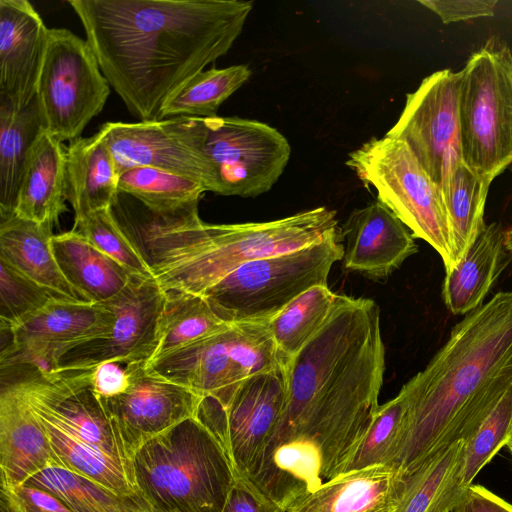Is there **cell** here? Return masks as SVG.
I'll list each match as a JSON object with an SVG mask.
<instances>
[{
    "instance_id": "obj_28",
    "label": "cell",
    "mask_w": 512,
    "mask_h": 512,
    "mask_svg": "<svg viewBox=\"0 0 512 512\" xmlns=\"http://www.w3.org/2000/svg\"><path fill=\"white\" fill-rule=\"evenodd\" d=\"M37 419L62 468L144 505L135 487L133 474L128 467L52 424Z\"/></svg>"
},
{
    "instance_id": "obj_19",
    "label": "cell",
    "mask_w": 512,
    "mask_h": 512,
    "mask_svg": "<svg viewBox=\"0 0 512 512\" xmlns=\"http://www.w3.org/2000/svg\"><path fill=\"white\" fill-rule=\"evenodd\" d=\"M115 316L104 303L57 300L8 332L6 346L44 348L59 360L70 348L108 334Z\"/></svg>"
},
{
    "instance_id": "obj_44",
    "label": "cell",
    "mask_w": 512,
    "mask_h": 512,
    "mask_svg": "<svg viewBox=\"0 0 512 512\" xmlns=\"http://www.w3.org/2000/svg\"><path fill=\"white\" fill-rule=\"evenodd\" d=\"M504 242L506 249L512 254V227L505 231Z\"/></svg>"
},
{
    "instance_id": "obj_25",
    "label": "cell",
    "mask_w": 512,
    "mask_h": 512,
    "mask_svg": "<svg viewBox=\"0 0 512 512\" xmlns=\"http://www.w3.org/2000/svg\"><path fill=\"white\" fill-rule=\"evenodd\" d=\"M51 243L61 273L86 302L109 300L133 275L74 229L53 235Z\"/></svg>"
},
{
    "instance_id": "obj_22",
    "label": "cell",
    "mask_w": 512,
    "mask_h": 512,
    "mask_svg": "<svg viewBox=\"0 0 512 512\" xmlns=\"http://www.w3.org/2000/svg\"><path fill=\"white\" fill-rule=\"evenodd\" d=\"M65 185L66 200L74 209L75 220L116 204L119 172L100 131L70 142L66 149Z\"/></svg>"
},
{
    "instance_id": "obj_31",
    "label": "cell",
    "mask_w": 512,
    "mask_h": 512,
    "mask_svg": "<svg viewBox=\"0 0 512 512\" xmlns=\"http://www.w3.org/2000/svg\"><path fill=\"white\" fill-rule=\"evenodd\" d=\"M336 294L327 285L314 286L286 305L268 323L282 357L288 361L325 325Z\"/></svg>"
},
{
    "instance_id": "obj_2",
    "label": "cell",
    "mask_w": 512,
    "mask_h": 512,
    "mask_svg": "<svg viewBox=\"0 0 512 512\" xmlns=\"http://www.w3.org/2000/svg\"><path fill=\"white\" fill-rule=\"evenodd\" d=\"M512 384V292L470 311L405 383L408 411L389 464L405 479L446 446L468 440Z\"/></svg>"
},
{
    "instance_id": "obj_29",
    "label": "cell",
    "mask_w": 512,
    "mask_h": 512,
    "mask_svg": "<svg viewBox=\"0 0 512 512\" xmlns=\"http://www.w3.org/2000/svg\"><path fill=\"white\" fill-rule=\"evenodd\" d=\"M165 293L159 320L157 348L150 361L230 325L217 316L201 295L174 291Z\"/></svg>"
},
{
    "instance_id": "obj_18",
    "label": "cell",
    "mask_w": 512,
    "mask_h": 512,
    "mask_svg": "<svg viewBox=\"0 0 512 512\" xmlns=\"http://www.w3.org/2000/svg\"><path fill=\"white\" fill-rule=\"evenodd\" d=\"M49 467L62 465L35 415L12 384L0 393L1 485L15 488Z\"/></svg>"
},
{
    "instance_id": "obj_23",
    "label": "cell",
    "mask_w": 512,
    "mask_h": 512,
    "mask_svg": "<svg viewBox=\"0 0 512 512\" xmlns=\"http://www.w3.org/2000/svg\"><path fill=\"white\" fill-rule=\"evenodd\" d=\"M66 151L43 131L30 149L14 214L37 223H54L66 208Z\"/></svg>"
},
{
    "instance_id": "obj_26",
    "label": "cell",
    "mask_w": 512,
    "mask_h": 512,
    "mask_svg": "<svg viewBox=\"0 0 512 512\" xmlns=\"http://www.w3.org/2000/svg\"><path fill=\"white\" fill-rule=\"evenodd\" d=\"M43 131L36 97L24 107L0 98V217L14 214L30 149Z\"/></svg>"
},
{
    "instance_id": "obj_42",
    "label": "cell",
    "mask_w": 512,
    "mask_h": 512,
    "mask_svg": "<svg viewBox=\"0 0 512 512\" xmlns=\"http://www.w3.org/2000/svg\"><path fill=\"white\" fill-rule=\"evenodd\" d=\"M448 512H512V504L481 485L471 484Z\"/></svg>"
},
{
    "instance_id": "obj_36",
    "label": "cell",
    "mask_w": 512,
    "mask_h": 512,
    "mask_svg": "<svg viewBox=\"0 0 512 512\" xmlns=\"http://www.w3.org/2000/svg\"><path fill=\"white\" fill-rule=\"evenodd\" d=\"M465 441L446 446L406 477L393 512H436L447 481L461 462Z\"/></svg>"
},
{
    "instance_id": "obj_37",
    "label": "cell",
    "mask_w": 512,
    "mask_h": 512,
    "mask_svg": "<svg viewBox=\"0 0 512 512\" xmlns=\"http://www.w3.org/2000/svg\"><path fill=\"white\" fill-rule=\"evenodd\" d=\"M73 229L131 274L153 277L146 256L120 226L112 208L98 210L75 220Z\"/></svg>"
},
{
    "instance_id": "obj_32",
    "label": "cell",
    "mask_w": 512,
    "mask_h": 512,
    "mask_svg": "<svg viewBox=\"0 0 512 512\" xmlns=\"http://www.w3.org/2000/svg\"><path fill=\"white\" fill-rule=\"evenodd\" d=\"M119 192L140 201L151 213L169 214L199 204L204 186L189 177L152 167H132L119 175Z\"/></svg>"
},
{
    "instance_id": "obj_16",
    "label": "cell",
    "mask_w": 512,
    "mask_h": 512,
    "mask_svg": "<svg viewBox=\"0 0 512 512\" xmlns=\"http://www.w3.org/2000/svg\"><path fill=\"white\" fill-rule=\"evenodd\" d=\"M340 235L344 268L374 280L387 278L418 251L411 230L379 200L351 211Z\"/></svg>"
},
{
    "instance_id": "obj_27",
    "label": "cell",
    "mask_w": 512,
    "mask_h": 512,
    "mask_svg": "<svg viewBox=\"0 0 512 512\" xmlns=\"http://www.w3.org/2000/svg\"><path fill=\"white\" fill-rule=\"evenodd\" d=\"M512 435V384L477 431L465 441L462 461L446 483L436 512H448Z\"/></svg>"
},
{
    "instance_id": "obj_45",
    "label": "cell",
    "mask_w": 512,
    "mask_h": 512,
    "mask_svg": "<svg viewBox=\"0 0 512 512\" xmlns=\"http://www.w3.org/2000/svg\"><path fill=\"white\" fill-rule=\"evenodd\" d=\"M506 446L508 447L510 453L512 454V435L510 436L509 440L507 441Z\"/></svg>"
},
{
    "instance_id": "obj_17",
    "label": "cell",
    "mask_w": 512,
    "mask_h": 512,
    "mask_svg": "<svg viewBox=\"0 0 512 512\" xmlns=\"http://www.w3.org/2000/svg\"><path fill=\"white\" fill-rule=\"evenodd\" d=\"M49 29L27 0H0V98L24 107L36 88Z\"/></svg>"
},
{
    "instance_id": "obj_4",
    "label": "cell",
    "mask_w": 512,
    "mask_h": 512,
    "mask_svg": "<svg viewBox=\"0 0 512 512\" xmlns=\"http://www.w3.org/2000/svg\"><path fill=\"white\" fill-rule=\"evenodd\" d=\"M132 469L149 512H222L237 477L223 444L198 416L141 446Z\"/></svg>"
},
{
    "instance_id": "obj_14",
    "label": "cell",
    "mask_w": 512,
    "mask_h": 512,
    "mask_svg": "<svg viewBox=\"0 0 512 512\" xmlns=\"http://www.w3.org/2000/svg\"><path fill=\"white\" fill-rule=\"evenodd\" d=\"M99 131L114 157L119 175L132 167L163 169L210 188L204 154L203 118L178 116L136 123L106 122Z\"/></svg>"
},
{
    "instance_id": "obj_33",
    "label": "cell",
    "mask_w": 512,
    "mask_h": 512,
    "mask_svg": "<svg viewBox=\"0 0 512 512\" xmlns=\"http://www.w3.org/2000/svg\"><path fill=\"white\" fill-rule=\"evenodd\" d=\"M251 73L249 66L244 64L200 72L168 100L160 120L178 116H217L220 105L250 78Z\"/></svg>"
},
{
    "instance_id": "obj_20",
    "label": "cell",
    "mask_w": 512,
    "mask_h": 512,
    "mask_svg": "<svg viewBox=\"0 0 512 512\" xmlns=\"http://www.w3.org/2000/svg\"><path fill=\"white\" fill-rule=\"evenodd\" d=\"M403 485L390 466H371L329 479L286 512H393Z\"/></svg>"
},
{
    "instance_id": "obj_8",
    "label": "cell",
    "mask_w": 512,
    "mask_h": 512,
    "mask_svg": "<svg viewBox=\"0 0 512 512\" xmlns=\"http://www.w3.org/2000/svg\"><path fill=\"white\" fill-rule=\"evenodd\" d=\"M462 72V158L492 183L512 165V52L489 42L469 57Z\"/></svg>"
},
{
    "instance_id": "obj_34",
    "label": "cell",
    "mask_w": 512,
    "mask_h": 512,
    "mask_svg": "<svg viewBox=\"0 0 512 512\" xmlns=\"http://www.w3.org/2000/svg\"><path fill=\"white\" fill-rule=\"evenodd\" d=\"M24 484L51 492L72 512H149L141 502L61 467H49Z\"/></svg>"
},
{
    "instance_id": "obj_3",
    "label": "cell",
    "mask_w": 512,
    "mask_h": 512,
    "mask_svg": "<svg viewBox=\"0 0 512 512\" xmlns=\"http://www.w3.org/2000/svg\"><path fill=\"white\" fill-rule=\"evenodd\" d=\"M150 214L141 235L154 279L165 292L198 295L247 262L306 247L340 229L336 212L325 206L237 224L203 222L198 204Z\"/></svg>"
},
{
    "instance_id": "obj_11",
    "label": "cell",
    "mask_w": 512,
    "mask_h": 512,
    "mask_svg": "<svg viewBox=\"0 0 512 512\" xmlns=\"http://www.w3.org/2000/svg\"><path fill=\"white\" fill-rule=\"evenodd\" d=\"M462 70L436 71L406 95L397 122L385 134L403 140L444 202L452 173L463 161L459 119Z\"/></svg>"
},
{
    "instance_id": "obj_21",
    "label": "cell",
    "mask_w": 512,
    "mask_h": 512,
    "mask_svg": "<svg viewBox=\"0 0 512 512\" xmlns=\"http://www.w3.org/2000/svg\"><path fill=\"white\" fill-rule=\"evenodd\" d=\"M505 231L498 222L485 224L463 258L443 282L442 297L454 315H466L482 305L497 278L512 260L506 249Z\"/></svg>"
},
{
    "instance_id": "obj_24",
    "label": "cell",
    "mask_w": 512,
    "mask_h": 512,
    "mask_svg": "<svg viewBox=\"0 0 512 512\" xmlns=\"http://www.w3.org/2000/svg\"><path fill=\"white\" fill-rule=\"evenodd\" d=\"M0 218L1 260L44 287L70 299L84 301L57 264L51 243L52 223H37L15 214Z\"/></svg>"
},
{
    "instance_id": "obj_39",
    "label": "cell",
    "mask_w": 512,
    "mask_h": 512,
    "mask_svg": "<svg viewBox=\"0 0 512 512\" xmlns=\"http://www.w3.org/2000/svg\"><path fill=\"white\" fill-rule=\"evenodd\" d=\"M0 512H72L58 497L46 490L22 484L1 485Z\"/></svg>"
},
{
    "instance_id": "obj_35",
    "label": "cell",
    "mask_w": 512,
    "mask_h": 512,
    "mask_svg": "<svg viewBox=\"0 0 512 512\" xmlns=\"http://www.w3.org/2000/svg\"><path fill=\"white\" fill-rule=\"evenodd\" d=\"M407 411L408 400L401 390L393 399L380 405L337 475L376 465L389 466L402 435Z\"/></svg>"
},
{
    "instance_id": "obj_10",
    "label": "cell",
    "mask_w": 512,
    "mask_h": 512,
    "mask_svg": "<svg viewBox=\"0 0 512 512\" xmlns=\"http://www.w3.org/2000/svg\"><path fill=\"white\" fill-rule=\"evenodd\" d=\"M209 192L256 197L282 175L291 154L287 139L266 123L240 117L203 118Z\"/></svg>"
},
{
    "instance_id": "obj_43",
    "label": "cell",
    "mask_w": 512,
    "mask_h": 512,
    "mask_svg": "<svg viewBox=\"0 0 512 512\" xmlns=\"http://www.w3.org/2000/svg\"><path fill=\"white\" fill-rule=\"evenodd\" d=\"M106 361L92 368L91 382L94 391L102 398H110L122 393L128 386L126 365Z\"/></svg>"
},
{
    "instance_id": "obj_41",
    "label": "cell",
    "mask_w": 512,
    "mask_h": 512,
    "mask_svg": "<svg viewBox=\"0 0 512 512\" xmlns=\"http://www.w3.org/2000/svg\"><path fill=\"white\" fill-rule=\"evenodd\" d=\"M222 512H286L248 479L236 477Z\"/></svg>"
},
{
    "instance_id": "obj_12",
    "label": "cell",
    "mask_w": 512,
    "mask_h": 512,
    "mask_svg": "<svg viewBox=\"0 0 512 512\" xmlns=\"http://www.w3.org/2000/svg\"><path fill=\"white\" fill-rule=\"evenodd\" d=\"M286 401L285 366L242 381L223 408L203 398L197 416L223 444L237 477H248L278 427Z\"/></svg>"
},
{
    "instance_id": "obj_30",
    "label": "cell",
    "mask_w": 512,
    "mask_h": 512,
    "mask_svg": "<svg viewBox=\"0 0 512 512\" xmlns=\"http://www.w3.org/2000/svg\"><path fill=\"white\" fill-rule=\"evenodd\" d=\"M490 185V182L478 176L464 161L452 173L445 195V205L454 266L467 253L485 226L484 208Z\"/></svg>"
},
{
    "instance_id": "obj_7",
    "label": "cell",
    "mask_w": 512,
    "mask_h": 512,
    "mask_svg": "<svg viewBox=\"0 0 512 512\" xmlns=\"http://www.w3.org/2000/svg\"><path fill=\"white\" fill-rule=\"evenodd\" d=\"M286 363L267 322H244L230 324L146 365L223 408L242 381Z\"/></svg>"
},
{
    "instance_id": "obj_38",
    "label": "cell",
    "mask_w": 512,
    "mask_h": 512,
    "mask_svg": "<svg viewBox=\"0 0 512 512\" xmlns=\"http://www.w3.org/2000/svg\"><path fill=\"white\" fill-rule=\"evenodd\" d=\"M65 299L70 298L38 284L0 259L1 332L11 331L52 302Z\"/></svg>"
},
{
    "instance_id": "obj_15",
    "label": "cell",
    "mask_w": 512,
    "mask_h": 512,
    "mask_svg": "<svg viewBox=\"0 0 512 512\" xmlns=\"http://www.w3.org/2000/svg\"><path fill=\"white\" fill-rule=\"evenodd\" d=\"M126 368L127 388L103 400L132 462L146 442L196 417L203 398L156 374L145 363L126 365Z\"/></svg>"
},
{
    "instance_id": "obj_1",
    "label": "cell",
    "mask_w": 512,
    "mask_h": 512,
    "mask_svg": "<svg viewBox=\"0 0 512 512\" xmlns=\"http://www.w3.org/2000/svg\"><path fill=\"white\" fill-rule=\"evenodd\" d=\"M110 86L141 121L160 120L168 100L227 54L253 2L69 0Z\"/></svg>"
},
{
    "instance_id": "obj_9",
    "label": "cell",
    "mask_w": 512,
    "mask_h": 512,
    "mask_svg": "<svg viewBox=\"0 0 512 512\" xmlns=\"http://www.w3.org/2000/svg\"><path fill=\"white\" fill-rule=\"evenodd\" d=\"M109 94L88 42L68 29H49L36 88L43 130L61 143L79 138Z\"/></svg>"
},
{
    "instance_id": "obj_5",
    "label": "cell",
    "mask_w": 512,
    "mask_h": 512,
    "mask_svg": "<svg viewBox=\"0 0 512 512\" xmlns=\"http://www.w3.org/2000/svg\"><path fill=\"white\" fill-rule=\"evenodd\" d=\"M343 253L339 229L306 247L247 262L201 296L226 323L269 322L308 289L327 285Z\"/></svg>"
},
{
    "instance_id": "obj_13",
    "label": "cell",
    "mask_w": 512,
    "mask_h": 512,
    "mask_svg": "<svg viewBox=\"0 0 512 512\" xmlns=\"http://www.w3.org/2000/svg\"><path fill=\"white\" fill-rule=\"evenodd\" d=\"M165 297L154 277L132 275L117 295L104 301L115 316L110 332L70 348L55 372L89 370L106 361L147 364L157 348Z\"/></svg>"
},
{
    "instance_id": "obj_40",
    "label": "cell",
    "mask_w": 512,
    "mask_h": 512,
    "mask_svg": "<svg viewBox=\"0 0 512 512\" xmlns=\"http://www.w3.org/2000/svg\"><path fill=\"white\" fill-rule=\"evenodd\" d=\"M419 4L437 14L443 23L490 17L495 13V0H419Z\"/></svg>"
},
{
    "instance_id": "obj_6",
    "label": "cell",
    "mask_w": 512,
    "mask_h": 512,
    "mask_svg": "<svg viewBox=\"0 0 512 512\" xmlns=\"http://www.w3.org/2000/svg\"><path fill=\"white\" fill-rule=\"evenodd\" d=\"M346 165L365 185L453 268V250L444 199L409 146L401 139L371 138L348 155Z\"/></svg>"
}]
</instances>
